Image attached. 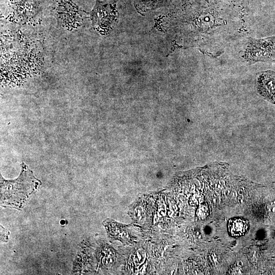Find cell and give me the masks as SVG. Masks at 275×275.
<instances>
[{
  "mask_svg": "<svg viewBox=\"0 0 275 275\" xmlns=\"http://www.w3.org/2000/svg\"><path fill=\"white\" fill-rule=\"evenodd\" d=\"M19 176L14 180H6L1 175V204L21 209L42 183L24 162L21 164Z\"/></svg>",
  "mask_w": 275,
  "mask_h": 275,
  "instance_id": "1",
  "label": "cell"
},
{
  "mask_svg": "<svg viewBox=\"0 0 275 275\" xmlns=\"http://www.w3.org/2000/svg\"><path fill=\"white\" fill-rule=\"evenodd\" d=\"M275 55V38L251 39L243 52V58L248 62L266 61Z\"/></svg>",
  "mask_w": 275,
  "mask_h": 275,
  "instance_id": "2",
  "label": "cell"
},
{
  "mask_svg": "<svg viewBox=\"0 0 275 275\" xmlns=\"http://www.w3.org/2000/svg\"><path fill=\"white\" fill-rule=\"evenodd\" d=\"M112 0L103 2L97 1L92 12V18L95 25L107 28L116 16L115 6Z\"/></svg>",
  "mask_w": 275,
  "mask_h": 275,
  "instance_id": "3",
  "label": "cell"
},
{
  "mask_svg": "<svg viewBox=\"0 0 275 275\" xmlns=\"http://www.w3.org/2000/svg\"><path fill=\"white\" fill-rule=\"evenodd\" d=\"M258 89L261 95L271 101H275V73L265 72L258 78Z\"/></svg>",
  "mask_w": 275,
  "mask_h": 275,
  "instance_id": "4",
  "label": "cell"
},
{
  "mask_svg": "<svg viewBox=\"0 0 275 275\" xmlns=\"http://www.w3.org/2000/svg\"><path fill=\"white\" fill-rule=\"evenodd\" d=\"M227 228L231 236L239 237L244 235L248 231L249 222L243 217L232 218L229 220Z\"/></svg>",
  "mask_w": 275,
  "mask_h": 275,
  "instance_id": "5",
  "label": "cell"
},
{
  "mask_svg": "<svg viewBox=\"0 0 275 275\" xmlns=\"http://www.w3.org/2000/svg\"><path fill=\"white\" fill-rule=\"evenodd\" d=\"M209 213V209L206 204H203L201 206L198 211V216L201 219L205 218Z\"/></svg>",
  "mask_w": 275,
  "mask_h": 275,
  "instance_id": "6",
  "label": "cell"
},
{
  "mask_svg": "<svg viewBox=\"0 0 275 275\" xmlns=\"http://www.w3.org/2000/svg\"><path fill=\"white\" fill-rule=\"evenodd\" d=\"M10 233L9 231L4 228L1 225V240L2 241L7 242L8 241V236Z\"/></svg>",
  "mask_w": 275,
  "mask_h": 275,
  "instance_id": "7",
  "label": "cell"
}]
</instances>
